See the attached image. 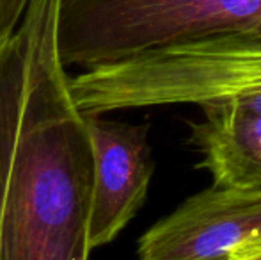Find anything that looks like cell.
I'll return each mask as SVG.
<instances>
[{"label": "cell", "mask_w": 261, "mask_h": 260, "mask_svg": "<svg viewBox=\"0 0 261 260\" xmlns=\"http://www.w3.org/2000/svg\"><path fill=\"white\" fill-rule=\"evenodd\" d=\"M93 148L89 246L112 243L142 207L153 177L148 125L86 114Z\"/></svg>", "instance_id": "5"}, {"label": "cell", "mask_w": 261, "mask_h": 260, "mask_svg": "<svg viewBox=\"0 0 261 260\" xmlns=\"http://www.w3.org/2000/svg\"><path fill=\"white\" fill-rule=\"evenodd\" d=\"M261 237V187H212L187 198L139 241V260H227Z\"/></svg>", "instance_id": "4"}, {"label": "cell", "mask_w": 261, "mask_h": 260, "mask_svg": "<svg viewBox=\"0 0 261 260\" xmlns=\"http://www.w3.org/2000/svg\"><path fill=\"white\" fill-rule=\"evenodd\" d=\"M84 114L196 104L261 111V43L212 41L84 69L69 80Z\"/></svg>", "instance_id": "3"}, {"label": "cell", "mask_w": 261, "mask_h": 260, "mask_svg": "<svg viewBox=\"0 0 261 260\" xmlns=\"http://www.w3.org/2000/svg\"><path fill=\"white\" fill-rule=\"evenodd\" d=\"M227 260H261V237L238 248L234 253L229 255Z\"/></svg>", "instance_id": "8"}, {"label": "cell", "mask_w": 261, "mask_h": 260, "mask_svg": "<svg viewBox=\"0 0 261 260\" xmlns=\"http://www.w3.org/2000/svg\"><path fill=\"white\" fill-rule=\"evenodd\" d=\"M203 155L199 162L213 184L261 187V111L244 107L206 109L192 127V139Z\"/></svg>", "instance_id": "6"}, {"label": "cell", "mask_w": 261, "mask_h": 260, "mask_svg": "<svg viewBox=\"0 0 261 260\" xmlns=\"http://www.w3.org/2000/svg\"><path fill=\"white\" fill-rule=\"evenodd\" d=\"M61 0L0 45V260H89L93 148L57 50Z\"/></svg>", "instance_id": "1"}, {"label": "cell", "mask_w": 261, "mask_h": 260, "mask_svg": "<svg viewBox=\"0 0 261 260\" xmlns=\"http://www.w3.org/2000/svg\"><path fill=\"white\" fill-rule=\"evenodd\" d=\"M31 0H0V45L16 32Z\"/></svg>", "instance_id": "7"}, {"label": "cell", "mask_w": 261, "mask_h": 260, "mask_svg": "<svg viewBox=\"0 0 261 260\" xmlns=\"http://www.w3.org/2000/svg\"><path fill=\"white\" fill-rule=\"evenodd\" d=\"M212 41L261 43V0H61L57 50L66 68H98Z\"/></svg>", "instance_id": "2"}]
</instances>
